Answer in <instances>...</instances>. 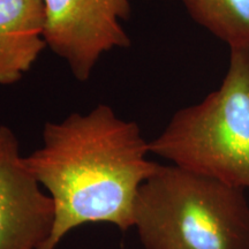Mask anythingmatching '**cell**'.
<instances>
[{
	"label": "cell",
	"instance_id": "6da1fadb",
	"mask_svg": "<svg viewBox=\"0 0 249 249\" xmlns=\"http://www.w3.org/2000/svg\"><path fill=\"white\" fill-rule=\"evenodd\" d=\"M139 124L108 105L46 123L42 145L24 157L28 169L54 207L51 235L43 249H55L65 235L88 223L133 227L138 193L157 170Z\"/></svg>",
	"mask_w": 249,
	"mask_h": 249
},
{
	"label": "cell",
	"instance_id": "7a4b0ae2",
	"mask_svg": "<svg viewBox=\"0 0 249 249\" xmlns=\"http://www.w3.org/2000/svg\"><path fill=\"white\" fill-rule=\"evenodd\" d=\"M145 249H249L245 191L177 165H158L136 196Z\"/></svg>",
	"mask_w": 249,
	"mask_h": 249
},
{
	"label": "cell",
	"instance_id": "3957f363",
	"mask_svg": "<svg viewBox=\"0 0 249 249\" xmlns=\"http://www.w3.org/2000/svg\"><path fill=\"white\" fill-rule=\"evenodd\" d=\"M149 149L182 169L249 188V49H230L219 88L177 111Z\"/></svg>",
	"mask_w": 249,
	"mask_h": 249
},
{
	"label": "cell",
	"instance_id": "277c9868",
	"mask_svg": "<svg viewBox=\"0 0 249 249\" xmlns=\"http://www.w3.org/2000/svg\"><path fill=\"white\" fill-rule=\"evenodd\" d=\"M48 48L80 82L90 79L105 53L130 46L124 23L132 0H43Z\"/></svg>",
	"mask_w": 249,
	"mask_h": 249
},
{
	"label": "cell",
	"instance_id": "5b68a950",
	"mask_svg": "<svg viewBox=\"0 0 249 249\" xmlns=\"http://www.w3.org/2000/svg\"><path fill=\"white\" fill-rule=\"evenodd\" d=\"M53 222V202L28 169L15 133L0 124V249H43Z\"/></svg>",
	"mask_w": 249,
	"mask_h": 249
},
{
	"label": "cell",
	"instance_id": "8992f818",
	"mask_svg": "<svg viewBox=\"0 0 249 249\" xmlns=\"http://www.w3.org/2000/svg\"><path fill=\"white\" fill-rule=\"evenodd\" d=\"M45 48L43 0H0V86L20 82Z\"/></svg>",
	"mask_w": 249,
	"mask_h": 249
},
{
	"label": "cell",
	"instance_id": "52a82bcc",
	"mask_svg": "<svg viewBox=\"0 0 249 249\" xmlns=\"http://www.w3.org/2000/svg\"><path fill=\"white\" fill-rule=\"evenodd\" d=\"M188 14L230 49H249V0H181Z\"/></svg>",
	"mask_w": 249,
	"mask_h": 249
}]
</instances>
